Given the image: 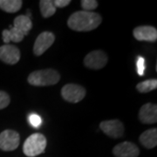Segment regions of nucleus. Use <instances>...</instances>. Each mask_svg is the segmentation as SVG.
Here are the masks:
<instances>
[{"label": "nucleus", "instance_id": "nucleus-11", "mask_svg": "<svg viewBox=\"0 0 157 157\" xmlns=\"http://www.w3.org/2000/svg\"><path fill=\"white\" fill-rule=\"evenodd\" d=\"M134 37L138 41L155 42L157 40V30L151 25L137 26L133 31Z\"/></svg>", "mask_w": 157, "mask_h": 157}, {"label": "nucleus", "instance_id": "nucleus-18", "mask_svg": "<svg viewBox=\"0 0 157 157\" xmlns=\"http://www.w3.org/2000/svg\"><path fill=\"white\" fill-rule=\"evenodd\" d=\"M157 88V79H147L136 85V89L141 94H147Z\"/></svg>", "mask_w": 157, "mask_h": 157}, {"label": "nucleus", "instance_id": "nucleus-12", "mask_svg": "<svg viewBox=\"0 0 157 157\" xmlns=\"http://www.w3.org/2000/svg\"><path fill=\"white\" fill-rule=\"evenodd\" d=\"M139 120L144 124H154L157 121L156 104L147 103L140 107L139 111Z\"/></svg>", "mask_w": 157, "mask_h": 157}, {"label": "nucleus", "instance_id": "nucleus-15", "mask_svg": "<svg viewBox=\"0 0 157 157\" xmlns=\"http://www.w3.org/2000/svg\"><path fill=\"white\" fill-rule=\"evenodd\" d=\"M13 25L15 28L18 29L19 31H21L23 33L27 35L29 32L31 31V29L33 28V22L31 20V18L28 17L26 15H20L15 17Z\"/></svg>", "mask_w": 157, "mask_h": 157}, {"label": "nucleus", "instance_id": "nucleus-5", "mask_svg": "<svg viewBox=\"0 0 157 157\" xmlns=\"http://www.w3.org/2000/svg\"><path fill=\"white\" fill-rule=\"evenodd\" d=\"M20 143L19 134L11 129H6L0 134V149L3 151H13Z\"/></svg>", "mask_w": 157, "mask_h": 157}, {"label": "nucleus", "instance_id": "nucleus-4", "mask_svg": "<svg viewBox=\"0 0 157 157\" xmlns=\"http://www.w3.org/2000/svg\"><path fill=\"white\" fill-rule=\"evenodd\" d=\"M61 95L64 100L70 103H78L85 98L86 90L79 85L70 83L62 87Z\"/></svg>", "mask_w": 157, "mask_h": 157}, {"label": "nucleus", "instance_id": "nucleus-1", "mask_svg": "<svg viewBox=\"0 0 157 157\" xmlns=\"http://www.w3.org/2000/svg\"><path fill=\"white\" fill-rule=\"evenodd\" d=\"M101 21L102 17L96 12L78 11L70 16L67 20V25L75 32H90L97 28Z\"/></svg>", "mask_w": 157, "mask_h": 157}, {"label": "nucleus", "instance_id": "nucleus-17", "mask_svg": "<svg viewBox=\"0 0 157 157\" xmlns=\"http://www.w3.org/2000/svg\"><path fill=\"white\" fill-rule=\"evenodd\" d=\"M39 8L42 16L45 18L52 17L56 12V7L52 0H41L39 1Z\"/></svg>", "mask_w": 157, "mask_h": 157}, {"label": "nucleus", "instance_id": "nucleus-6", "mask_svg": "<svg viewBox=\"0 0 157 157\" xmlns=\"http://www.w3.org/2000/svg\"><path fill=\"white\" fill-rule=\"evenodd\" d=\"M107 55L101 50H95L86 54L84 58V65L89 69L99 70L107 65Z\"/></svg>", "mask_w": 157, "mask_h": 157}, {"label": "nucleus", "instance_id": "nucleus-13", "mask_svg": "<svg viewBox=\"0 0 157 157\" xmlns=\"http://www.w3.org/2000/svg\"><path fill=\"white\" fill-rule=\"evenodd\" d=\"M141 145L146 148H154L157 145V129L151 128L143 132L139 137Z\"/></svg>", "mask_w": 157, "mask_h": 157}, {"label": "nucleus", "instance_id": "nucleus-7", "mask_svg": "<svg viewBox=\"0 0 157 157\" xmlns=\"http://www.w3.org/2000/svg\"><path fill=\"white\" fill-rule=\"evenodd\" d=\"M55 35L51 32H43L38 36L33 45V52L36 56L42 55L54 43Z\"/></svg>", "mask_w": 157, "mask_h": 157}, {"label": "nucleus", "instance_id": "nucleus-21", "mask_svg": "<svg viewBox=\"0 0 157 157\" xmlns=\"http://www.w3.org/2000/svg\"><path fill=\"white\" fill-rule=\"evenodd\" d=\"M10 101H11V99H10L9 94L4 91H0V110L8 107V105L10 104Z\"/></svg>", "mask_w": 157, "mask_h": 157}, {"label": "nucleus", "instance_id": "nucleus-20", "mask_svg": "<svg viewBox=\"0 0 157 157\" xmlns=\"http://www.w3.org/2000/svg\"><path fill=\"white\" fill-rule=\"evenodd\" d=\"M29 120V123L31 124L33 128H39V127L41 126L42 124V119L41 117L36 114V113H32L30 114L28 117Z\"/></svg>", "mask_w": 157, "mask_h": 157}, {"label": "nucleus", "instance_id": "nucleus-22", "mask_svg": "<svg viewBox=\"0 0 157 157\" xmlns=\"http://www.w3.org/2000/svg\"><path fill=\"white\" fill-rule=\"evenodd\" d=\"M137 71H138V74L142 76L144 74V71H145V59L142 57H139L138 61H137Z\"/></svg>", "mask_w": 157, "mask_h": 157}, {"label": "nucleus", "instance_id": "nucleus-19", "mask_svg": "<svg viewBox=\"0 0 157 157\" xmlns=\"http://www.w3.org/2000/svg\"><path fill=\"white\" fill-rule=\"evenodd\" d=\"M80 4H81V7L83 8L85 11H94L99 6L98 2L95 0H82Z\"/></svg>", "mask_w": 157, "mask_h": 157}, {"label": "nucleus", "instance_id": "nucleus-23", "mask_svg": "<svg viewBox=\"0 0 157 157\" xmlns=\"http://www.w3.org/2000/svg\"><path fill=\"white\" fill-rule=\"evenodd\" d=\"M71 3L70 0H55L53 1V4L55 7H59V8H63L67 6L69 4Z\"/></svg>", "mask_w": 157, "mask_h": 157}, {"label": "nucleus", "instance_id": "nucleus-3", "mask_svg": "<svg viewBox=\"0 0 157 157\" xmlns=\"http://www.w3.org/2000/svg\"><path fill=\"white\" fill-rule=\"evenodd\" d=\"M47 140L45 135L35 133L30 135L23 145V152L28 157H35L45 152Z\"/></svg>", "mask_w": 157, "mask_h": 157}, {"label": "nucleus", "instance_id": "nucleus-16", "mask_svg": "<svg viewBox=\"0 0 157 157\" xmlns=\"http://www.w3.org/2000/svg\"><path fill=\"white\" fill-rule=\"evenodd\" d=\"M22 4L21 0H0V9L6 12L14 13L21 9Z\"/></svg>", "mask_w": 157, "mask_h": 157}, {"label": "nucleus", "instance_id": "nucleus-14", "mask_svg": "<svg viewBox=\"0 0 157 157\" xmlns=\"http://www.w3.org/2000/svg\"><path fill=\"white\" fill-rule=\"evenodd\" d=\"M3 41L6 45H8L10 41H13L14 43L21 42L24 38L25 34L18 29L11 26L9 30H4L2 33Z\"/></svg>", "mask_w": 157, "mask_h": 157}, {"label": "nucleus", "instance_id": "nucleus-2", "mask_svg": "<svg viewBox=\"0 0 157 157\" xmlns=\"http://www.w3.org/2000/svg\"><path fill=\"white\" fill-rule=\"evenodd\" d=\"M60 79V74L54 69L34 71L27 78L29 84L35 86H47L56 85Z\"/></svg>", "mask_w": 157, "mask_h": 157}, {"label": "nucleus", "instance_id": "nucleus-10", "mask_svg": "<svg viewBox=\"0 0 157 157\" xmlns=\"http://www.w3.org/2000/svg\"><path fill=\"white\" fill-rule=\"evenodd\" d=\"M113 154L116 157H138L140 149L133 142L123 141L113 148Z\"/></svg>", "mask_w": 157, "mask_h": 157}, {"label": "nucleus", "instance_id": "nucleus-9", "mask_svg": "<svg viewBox=\"0 0 157 157\" xmlns=\"http://www.w3.org/2000/svg\"><path fill=\"white\" fill-rule=\"evenodd\" d=\"M20 51L13 45H4L0 46V59L8 65H15L20 59Z\"/></svg>", "mask_w": 157, "mask_h": 157}, {"label": "nucleus", "instance_id": "nucleus-8", "mask_svg": "<svg viewBox=\"0 0 157 157\" xmlns=\"http://www.w3.org/2000/svg\"><path fill=\"white\" fill-rule=\"evenodd\" d=\"M100 128L109 137L117 139L124 135V125L119 120L103 121L100 124Z\"/></svg>", "mask_w": 157, "mask_h": 157}]
</instances>
